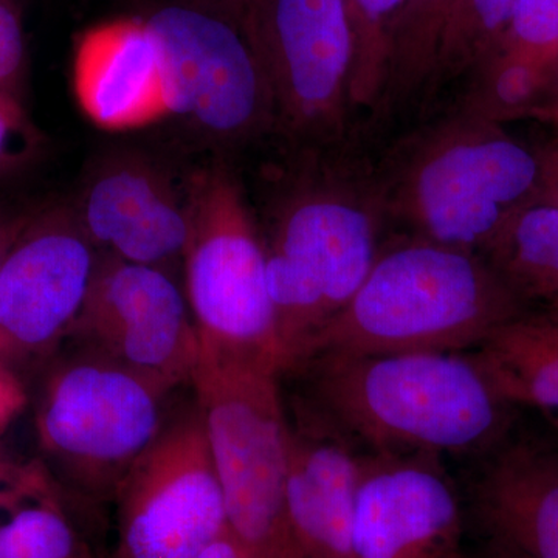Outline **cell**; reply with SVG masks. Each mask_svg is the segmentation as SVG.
<instances>
[{
  "mask_svg": "<svg viewBox=\"0 0 558 558\" xmlns=\"http://www.w3.org/2000/svg\"><path fill=\"white\" fill-rule=\"evenodd\" d=\"M282 377L300 381L293 402L368 454L483 453L508 422V403L461 352L315 354Z\"/></svg>",
  "mask_w": 558,
  "mask_h": 558,
  "instance_id": "obj_1",
  "label": "cell"
},
{
  "mask_svg": "<svg viewBox=\"0 0 558 558\" xmlns=\"http://www.w3.org/2000/svg\"><path fill=\"white\" fill-rule=\"evenodd\" d=\"M301 153L304 167L279 194L263 238L281 374L368 277L385 219L374 168L351 161L348 149Z\"/></svg>",
  "mask_w": 558,
  "mask_h": 558,
  "instance_id": "obj_2",
  "label": "cell"
},
{
  "mask_svg": "<svg viewBox=\"0 0 558 558\" xmlns=\"http://www.w3.org/2000/svg\"><path fill=\"white\" fill-rule=\"evenodd\" d=\"M523 307L478 253L416 238L379 253L354 296L296 363L315 354L475 349Z\"/></svg>",
  "mask_w": 558,
  "mask_h": 558,
  "instance_id": "obj_3",
  "label": "cell"
},
{
  "mask_svg": "<svg viewBox=\"0 0 558 558\" xmlns=\"http://www.w3.org/2000/svg\"><path fill=\"white\" fill-rule=\"evenodd\" d=\"M376 175L385 218L417 240L478 253L542 186L539 156L459 108L400 142Z\"/></svg>",
  "mask_w": 558,
  "mask_h": 558,
  "instance_id": "obj_4",
  "label": "cell"
},
{
  "mask_svg": "<svg viewBox=\"0 0 558 558\" xmlns=\"http://www.w3.org/2000/svg\"><path fill=\"white\" fill-rule=\"evenodd\" d=\"M190 389L204 418L231 535L253 558H304L286 502L289 417L277 360L201 341Z\"/></svg>",
  "mask_w": 558,
  "mask_h": 558,
  "instance_id": "obj_5",
  "label": "cell"
},
{
  "mask_svg": "<svg viewBox=\"0 0 558 558\" xmlns=\"http://www.w3.org/2000/svg\"><path fill=\"white\" fill-rule=\"evenodd\" d=\"M43 371L35 413L40 462L61 494L84 505H112L159 435L171 392L78 349L58 354Z\"/></svg>",
  "mask_w": 558,
  "mask_h": 558,
  "instance_id": "obj_6",
  "label": "cell"
},
{
  "mask_svg": "<svg viewBox=\"0 0 558 558\" xmlns=\"http://www.w3.org/2000/svg\"><path fill=\"white\" fill-rule=\"evenodd\" d=\"M186 194L183 290L202 343L278 362L266 248L241 183L226 167H213L190 179Z\"/></svg>",
  "mask_w": 558,
  "mask_h": 558,
  "instance_id": "obj_7",
  "label": "cell"
},
{
  "mask_svg": "<svg viewBox=\"0 0 558 558\" xmlns=\"http://www.w3.org/2000/svg\"><path fill=\"white\" fill-rule=\"evenodd\" d=\"M245 27L269 78L274 131L300 150L348 149L354 43L347 0H258Z\"/></svg>",
  "mask_w": 558,
  "mask_h": 558,
  "instance_id": "obj_8",
  "label": "cell"
},
{
  "mask_svg": "<svg viewBox=\"0 0 558 558\" xmlns=\"http://www.w3.org/2000/svg\"><path fill=\"white\" fill-rule=\"evenodd\" d=\"M143 17L163 54L170 119L223 143L275 130L269 78L245 24L204 0Z\"/></svg>",
  "mask_w": 558,
  "mask_h": 558,
  "instance_id": "obj_9",
  "label": "cell"
},
{
  "mask_svg": "<svg viewBox=\"0 0 558 558\" xmlns=\"http://www.w3.org/2000/svg\"><path fill=\"white\" fill-rule=\"evenodd\" d=\"M112 506L110 558H197L229 529L194 395L170 405L159 435L128 472Z\"/></svg>",
  "mask_w": 558,
  "mask_h": 558,
  "instance_id": "obj_10",
  "label": "cell"
},
{
  "mask_svg": "<svg viewBox=\"0 0 558 558\" xmlns=\"http://www.w3.org/2000/svg\"><path fill=\"white\" fill-rule=\"evenodd\" d=\"M98 260L72 204L32 209L0 264V362L24 377L60 354Z\"/></svg>",
  "mask_w": 558,
  "mask_h": 558,
  "instance_id": "obj_11",
  "label": "cell"
},
{
  "mask_svg": "<svg viewBox=\"0 0 558 558\" xmlns=\"http://www.w3.org/2000/svg\"><path fill=\"white\" fill-rule=\"evenodd\" d=\"M70 347L174 395L190 388L201 352L185 290L172 274L100 256Z\"/></svg>",
  "mask_w": 558,
  "mask_h": 558,
  "instance_id": "obj_12",
  "label": "cell"
},
{
  "mask_svg": "<svg viewBox=\"0 0 558 558\" xmlns=\"http://www.w3.org/2000/svg\"><path fill=\"white\" fill-rule=\"evenodd\" d=\"M457 492L438 459L365 454L352 520L354 558H451Z\"/></svg>",
  "mask_w": 558,
  "mask_h": 558,
  "instance_id": "obj_13",
  "label": "cell"
},
{
  "mask_svg": "<svg viewBox=\"0 0 558 558\" xmlns=\"http://www.w3.org/2000/svg\"><path fill=\"white\" fill-rule=\"evenodd\" d=\"M72 205L98 255L170 274L183 267L189 194L148 160L123 156L102 161Z\"/></svg>",
  "mask_w": 558,
  "mask_h": 558,
  "instance_id": "obj_14",
  "label": "cell"
},
{
  "mask_svg": "<svg viewBox=\"0 0 558 558\" xmlns=\"http://www.w3.org/2000/svg\"><path fill=\"white\" fill-rule=\"evenodd\" d=\"M288 417L286 502L293 538L304 558H354L352 520L365 454L299 403L290 402Z\"/></svg>",
  "mask_w": 558,
  "mask_h": 558,
  "instance_id": "obj_15",
  "label": "cell"
},
{
  "mask_svg": "<svg viewBox=\"0 0 558 558\" xmlns=\"http://www.w3.org/2000/svg\"><path fill=\"white\" fill-rule=\"evenodd\" d=\"M73 90L87 119L106 131H134L170 119L159 40L145 17L89 28L73 54Z\"/></svg>",
  "mask_w": 558,
  "mask_h": 558,
  "instance_id": "obj_16",
  "label": "cell"
},
{
  "mask_svg": "<svg viewBox=\"0 0 558 558\" xmlns=\"http://www.w3.org/2000/svg\"><path fill=\"white\" fill-rule=\"evenodd\" d=\"M492 542L531 558H558V450L519 440L494 451L473 484Z\"/></svg>",
  "mask_w": 558,
  "mask_h": 558,
  "instance_id": "obj_17",
  "label": "cell"
},
{
  "mask_svg": "<svg viewBox=\"0 0 558 558\" xmlns=\"http://www.w3.org/2000/svg\"><path fill=\"white\" fill-rule=\"evenodd\" d=\"M470 355L502 402L537 411L558 428V300L523 307Z\"/></svg>",
  "mask_w": 558,
  "mask_h": 558,
  "instance_id": "obj_18",
  "label": "cell"
},
{
  "mask_svg": "<svg viewBox=\"0 0 558 558\" xmlns=\"http://www.w3.org/2000/svg\"><path fill=\"white\" fill-rule=\"evenodd\" d=\"M495 275L527 306L558 300V207L534 201L513 211L483 250Z\"/></svg>",
  "mask_w": 558,
  "mask_h": 558,
  "instance_id": "obj_19",
  "label": "cell"
},
{
  "mask_svg": "<svg viewBox=\"0 0 558 558\" xmlns=\"http://www.w3.org/2000/svg\"><path fill=\"white\" fill-rule=\"evenodd\" d=\"M457 0H407L392 28L387 80L376 121L398 119L421 108L440 36Z\"/></svg>",
  "mask_w": 558,
  "mask_h": 558,
  "instance_id": "obj_20",
  "label": "cell"
},
{
  "mask_svg": "<svg viewBox=\"0 0 558 558\" xmlns=\"http://www.w3.org/2000/svg\"><path fill=\"white\" fill-rule=\"evenodd\" d=\"M521 0H457L440 36L438 53L424 97L421 117L454 84L472 78L509 24Z\"/></svg>",
  "mask_w": 558,
  "mask_h": 558,
  "instance_id": "obj_21",
  "label": "cell"
},
{
  "mask_svg": "<svg viewBox=\"0 0 558 558\" xmlns=\"http://www.w3.org/2000/svg\"><path fill=\"white\" fill-rule=\"evenodd\" d=\"M0 558H102L70 517L61 492L32 499L0 523Z\"/></svg>",
  "mask_w": 558,
  "mask_h": 558,
  "instance_id": "obj_22",
  "label": "cell"
},
{
  "mask_svg": "<svg viewBox=\"0 0 558 558\" xmlns=\"http://www.w3.org/2000/svg\"><path fill=\"white\" fill-rule=\"evenodd\" d=\"M407 0H347L354 62L351 102L354 110L373 113L387 80L392 28Z\"/></svg>",
  "mask_w": 558,
  "mask_h": 558,
  "instance_id": "obj_23",
  "label": "cell"
},
{
  "mask_svg": "<svg viewBox=\"0 0 558 558\" xmlns=\"http://www.w3.org/2000/svg\"><path fill=\"white\" fill-rule=\"evenodd\" d=\"M557 57L558 0H521L481 64L486 61L524 62L548 70L550 75Z\"/></svg>",
  "mask_w": 558,
  "mask_h": 558,
  "instance_id": "obj_24",
  "label": "cell"
},
{
  "mask_svg": "<svg viewBox=\"0 0 558 558\" xmlns=\"http://www.w3.org/2000/svg\"><path fill=\"white\" fill-rule=\"evenodd\" d=\"M27 49L13 0H0V94L21 105Z\"/></svg>",
  "mask_w": 558,
  "mask_h": 558,
  "instance_id": "obj_25",
  "label": "cell"
},
{
  "mask_svg": "<svg viewBox=\"0 0 558 558\" xmlns=\"http://www.w3.org/2000/svg\"><path fill=\"white\" fill-rule=\"evenodd\" d=\"M58 490L43 462H21L0 454V510H14L24 502L49 497Z\"/></svg>",
  "mask_w": 558,
  "mask_h": 558,
  "instance_id": "obj_26",
  "label": "cell"
},
{
  "mask_svg": "<svg viewBox=\"0 0 558 558\" xmlns=\"http://www.w3.org/2000/svg\"><path fill=\"white\" fill-rule=\"evenodd\" d=\"M38 137L20 102L0 94V175L20 170L36 153Z\"/></svg>",
  "mask_w": 558,
  "mask_h": 558,
  "instance_id": "obj_27",
  "label": "cell"
},
{
  "mask_svg": "<svg viewBox=\"0 0 558 558\" xmlns=\"http://www.w3.org/2000/svg\"><path fill=\"white\" fill-rule=\"evenodd\" d=\"M28 399L24 377L0 362V436L24 413Z\"/></svg>",
  "mask_w": 558,
  "mask_h": 558,
  "instance_id": "obj_28",
  "label": "cell"
},
{
  "mask_svg": "<svg viewBox=\"0 0 558 558\" xmlns=\"http://www.w3.org/2000/svg\"><path fill=\"white\" fill-rule=\"evenodd\" d=\"M32 209H21V211H7L0 209V264L9 252L11 242L17 236L25 220L31 215Z\"/></svg>",
  "mask_w": 558,
  "mask_h": 558,
  "instance_id": "obj_29",
  "label": "cell"
},
{
  "mask_svg": "<svg viewBox=\"0 0 558 558\" xmlns=\"http://www.w3.org/2000/svg\"><path fill=\"white\" fill-rule=\"evenodd\" d=\"M542 161V186H539V196L558 207V149L539 156Z\"/></svg>",
  "mask_w": 558,
  "mask_h": 558,
  "instance_id": "obj_30",
  "label": "cell"
},
{
  "mask_svg": "<svg viewBox=\"0 0 558 558\" xmlns=\"http://www.w3.org/2000/svg\"><path fill=\"white\" fill-rule=\"evenodd\" d=\"M197 558H253L247 549L231 535L229 529L211 545L207 546Z\"/></svg>",
  "mask_w": 558,
  "mask_h": 558,
  "instance_id": "obj_31",
  "label": "cell"
},
{
  "mask_svg": "<svg viewBox=\"0 0 558 558\" xmlns=\"http://www.w3.org/2000/svg\"><path fill=\"white\" fill-rule=\"evenodd\" d=\"M204 2L211 3V5L218 7V9L236 17L242 24H247L250 14H252L258 0H204Z\"/></svg>",
  "mask_w": 558,
  "mask_h": 558,
  "instance_id": "obj_32",
  "label": "cell"
},
{
  "mask_svg": "<svg viewBox=\"0 0 558 558\" xmlns=\"http://www.w3.org/2000/svg\"><path fill=\"white\" fill-rule=\"evenodd\" d=\"M480 558H531L519 553V550L501 545V543L490 542Z\"/></svg>",
  "mask_w": 558,
  "mask_h": 558,
  "instance_id": "obj_33",
  "label": "cell"
},
{
  "mask_svg": "<svg viewBox=\"0 0 558 558\" xmlns=\"http://www.w3.org/2000/svg\"><path fill=\"white\" fill-rule=\"evenodd\" d=\"M546 90H553L558 94V57L556 62H554L553 69H550L548 86H546L545 92Z\"/></svg>",
  "mask_w": 558,
  "mask_h": 558,
  "instance_id": "obj_34",
  "label": "cell"
},
{
  "mask_svg": "<svg viewBox=\"0 0 558 558\" xmlns=\"http://www.w3.org/2000/svg\"><path fill=\"white\" fill-rule=\"evenodd\" d=\"M14 3H16V0H13Z\"/></svg>",
  "mask_w": 558,
  "mask_h": 558,
  "instance_id": "obj_35",
  "label": "cell"
}]
</instances>
